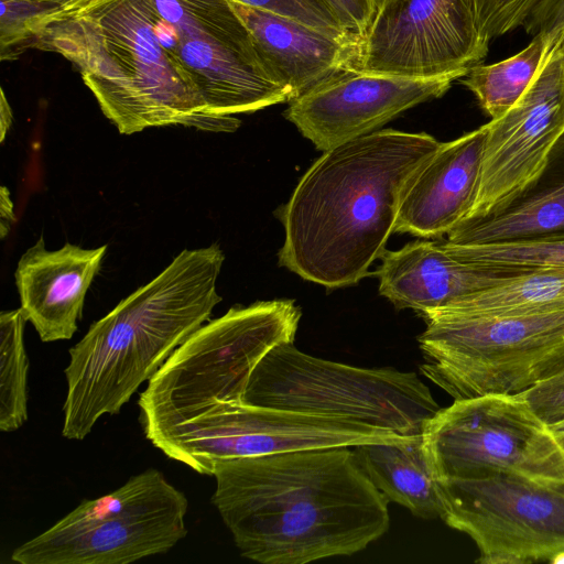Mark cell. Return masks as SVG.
Segmentation results:
<instances>
[{
  "label": "cell",
  "mask_w": 564,
  "mask_h": 564,
  "mask_svg": "<svg viewBox=\"0 0 564 564\" xmlns=\"http://www.w3.org/2000/svg\"><path fill=\"white\" fill-rule=\"evenodd\" d=\"M212 502L242 557L305 564L351 555L389 529V499L350 447L220 460Z\"/></svg>",
  "instance_id": "1"
},
{
  "label": "cell",
  "mask_w": 564,
  "mask_h": 564,
  "mask_svg": "<svg viewBox=\"0 0 564 564\" xmlns=\"http://www.w3.org/2000/svg\"><path fill=\"white\" fill-rule=\"evenodd\" d=\"M441 144L382 129L324 151L279 210V264L326 289L358 283L387 251L408 185Z\"/></svg>",
  "instance_id": "2"
},
{
  "label": "cell",
  "mask_w": 564,
  "mask_h": 564,
  "mask_svg": "<svg viewBox=\"0 0 564 564\" xmlns=\"http://www.w3.org/2000/svg\"><path fill=\"white\" fill-rule=\"evenodd\" d=\"M218 243L183 250L152 281L93 323L69 349L62 435L83 441L98 420L116 415L172 352L209 319L221 301Z\"/></svg>",
  "instance_id": "3"
},
{
  "label": "cell",
  "mask_w": 564,
  "mask_h": 564,
  "mask_svg": "<svg viewBox=\"0 0 564 564\" xmlns=\"http://www.w3.org/2000/svg\"><path fill=\"white\" fill-rule=\"evenodd\" d=\"M28 48L58 53L74 63L122 134L171 124L214 132L240 127L232 116L206 111L160 43L150 0H82L41 13Z\"/></svg>",
  "instance_id": "4"
},
{
  "label": "cell",
  "mask_w": 564,
  "mask_h": 564,
  "mask_svg": "<svg viewBox=\"0 0 564 564\" xmlns=\"http://www.w3.org/2000/svg\"><path fill=\"white\" fill-rule=\"evenodd\" d=\"M240 404L339 417L401 436L422 434L441 409L415 372L325 360L294 343L279 344L261 358Z\"/></svg>",
  "instance_id": "5"
},
{
  "label": "cell",
  "mask_w": 564,
  "mask_h": 564,
  "mask_svg": "<svg viewBox=\"0 0 564 564\" xmlns=\"http://www.w3.org/2000/svg\"><path fill=\"white\" fill-rule=\"evenodd\" d=\"M421 372L454 400L519 393L564 355V308L501 316L423 314Z\"/></svg>",
  "instance_id": "6"
},
{
  "label": "cell",
  "mask_w": 564,
  "mask_h": 564,
  "mask_svg": "<svg viewBox=\"0 0 564 564\" xmlns=\"http://www.w3.org/2000/svg\"><path fill=\"white\" fill-rule=\"evenodd\" d=\"M188 500L162 471L148 468L116 490L84 500L17 546L19 564H128L167 553L187 535Z\"/></svg>",
  "instance_id": "7"
},
{
  "label": "cell",
  "mask_w": 564,
  "mask_h": 564,
  "mask_svg": "<svg viewBox=\"0 0 564 564\" xmlns=\"http://www.w3.org/2000/svg\"><path fill=\"white\" fill-rule=\"evenodd\" d=\"M162 46L213 116L291 101L229 0H150Z\"/></svg>",
  "instance_id": "8"
},
{
  "label": "cell",
  "mask_w": 564,
  "mask_h": 564,
  "mask_svg": "<svg viewBox=\"0 0 564 564\" xmlns=\"http://www.w3.org/2000/svg\"><path fill=\"white\" fill-rule=\"evenodd\" d=\"M438 479L516 474L564 481V451L521 392L454 400L423 427Z\"/></svg>",
  "instance_id": "9"
},
{
  "label": "cell",
  "mask_w": 564,
  "mask_h": 564,
  "mask_svg": "<svg viewBox=\"0 0 564 564\" xmlns=\"http://www.w3.org/2000/svg\"><path fill=\"white\" fill-rule=\"evenodd\" d=\"M442 520L477 545L479 564L564 563V481L516 474L438 479Z\"/></svg>",
  "instance_id": "10"
},
{
  "label": "cell",
  "mask_w": 564,
  "mask_h": 564,
  "mask_svg": "<svg viewBox=\"0 0 564 564\" xmlns=\"http://www.w3.org/2000/svg\"><path fill=\"white\" fill-rule=\"evenodd\" d=\"M488 44L475 0H379L356 68L454 80L482 61Z\"/></svg>",
  "instance_id": "11"
},
{
  "label": "cell",
  "mask_w": 564,
  "mask_h": 564,
  "mask_svg": "<svg viewBox=\"0 0 564 564\" xmlns=\"http://www.w3.org/2000/svg\"><path fill=\"white\" fill-rule=\"evenodd\" d=\"M402 437L350 420L240 404L167 434L152 445L170 459L213 476L215 465L225 459L354 447Z\"/></svg>",
  "instance_id": "12"
},
{
  "label": "cell",
  "mask_w": 564,
  "mask_h": 564,
  "mask_svg": "<svg viewBox=\"0 0 564 564\" xmlns=\"http://www.w3.org/2000/svg\"><path fill=\"white\" fill-rule=\"evenodd\" d=\"M561 35L562 31L523 96L505 115L486 123L479 193L466 219L486 215L525 186L564 131Z\"/></svg>",
  "instance_id": "13"
},
{
  "label": "cell",
  "mask_w": 564,
  "mask_h": 564,
  "mask_svg": "<svg viewBox=\"0 0 564 564\" xmlns=\"http://www.w3.org/2000/svg\"><path fill=\"white\" fill-rule=\"evenodd\" d=\"M452 82L346 67L291 100L284 116L324 152L375 132L404 110L441 97Z\"/></svg>",
  "instance_id": "14"
},
{
  "label": "cell",
  "mask_w": 564,
  "mask_h": 564,
  "mask_svg": "<svg viewBox=\"0 0 564 564\" xmlns=\"http://www.w3.org/2000/svg\"><path fill=\"white\" fill-rule=\"evenodd\" d=\"M486 124L438 150L408 185L394 232L440 237L471 213L480 187Z\"/></svg>",
  "instance_id": "15"
},
{
  "label": "cell",
  "mask_w": 564,
  "mask_h": 564,
  "mask_svg": "<svg viewBox=\"0 0 564 564\" xmlns=\"http://www.w3.org/2000/svg\"><path fill=\"white\" fill-rule=\"evenodd\" d=\"M106 250L65 243L52 251L41 237L22 254L14 273L21 310L42 341L73 337Z\"/></svg>",
  "instance_id": "16"
},
{
  "label": "cell",
  "mask_w": 564,
  "mask_h": 564,
  "mask_svg": "<svg viewBox=\"0 0 564 564\" xmlns=\"http://www.w3.org/2000/svg\"><path fill=\"white\" fill-rule=\"evenodd\" d=\"M377 271L379 292L397 308L422 315L484 290L513 269L492 268L464 258L448 241L417 240L386 251Z\"/></svg>",
  "instance_id": "17"
},
{
  "label": "cell",
  "mask_w": 564,
  "mask_h": 564,
  "mask_svg": "<svg viewBox=\"0 0 564 564\" xmlns=\"http://www.w3.org/2000/svg\"><path fill=\"white\" fill-rule=\"evenodd\" d=\"M247 25L254 44L291 100L334 73L356 67L362 37L333 34L289 17L229 0Z\"/></svg>",
  "instance_id": "18"
},
{
  "label": "cell",
  "mask_w": 564,
  "mask_h": 564,
  "mask_svg": "<svg viewBox=\"0 0 564 564\" xmlns=\"http://www.w3.org/2000/svg\"><path fill=\"white\" fill-rule=\"evenodd\" d=\"M564 235V131L540 172L518 193L484 216L448 232L455 245L531 241Z\"/></svg>",
  "instance_id": "19"
},
{
  "label": "cell",
  "mask_w": 564,
  "mask_h": 564,
  "mask_svg": "<svg viewBox=\"0 0 564 564\" xmlns=\"http://www.w3.org/2000/svg\"><path fill=\"white\" fill-rule=\"evenodd\" d=\"M352 448L364 473L389 501L405 507L419 518H442L438 478L422 434Z\"/></svg>",
  "instance_id": "20"
},
{
  "label": "cell",
  "mask_w": 564,
  "mask_h": 564,
  "mask_svg": "<svg viewBox=\"0 0 564 564\" xmlns=\"http://www.w3.org/2000/svg\"><path fill=\"white\" fill-rule=\"evenodd\" d=\"M560 308H564V267H543L513 270L497 283L432 312L457 316H501Z\"/></svg>",
  "instance_id": "21"
},
{
  "label": "cell",
  "mask_w": 564,
  "mask_h": 564,
  "mask_svg": "<svg viewBox=\"0 0 564 564\" xmlns=\"http://www.w3.org/2000/svg\"><path fill=\"white\" fill-rule=\"evenodd\" d=\"M557 34L539 33L518 54L491 65L478 64L465 75L463 84L474 93L491 119L505 115L523 96Z\"/></svg>",
  "instance_id": "22"
},
{
  "label": "cell",
  "mask_w": 564,
  "mask_h": 564,
  "mask_svg": "<svg viewBox=\"0 0 564 564\" xmlns=\"http://www.w3.org/2000/svg\"><path fill=\"white\" fill-rule=\"evenodd\" d=\"M28 322L20 308L0 314V430L14 432L28 421Z\"/></svg>",
  "instance_id": "23"
},
{
  "label": "cell",
  "mask_w": 564,
  "mask_h": 564,
  "mask_svg": "<svg viewBox=\"0 0 564 564\" xmlns=\"http://www.w3.org/2000/svg\"><path fill=\"white\" fill-rule=\"evenodd\" d=\"M452 245L464 258L492 268L564 267V235L522 242Z\"/></svg>",
  "instance_id": "24"
},
{
  "label": "cell",
  "mask_w": 564,
  "mask_h": 564,
  "mask_svg": "<svg viewBox=\"0 0 564 564\" xmlns=\"http://www.w3.org/2000/svg\"><path fill=\"white\" fill-rule=\"evenodd\" d=\"M242 4L292 18L333 34L345 30L325 0H234ZM356 34V33H355Z\"/></svg>",
  "instance_id": "25"
},
{
  "label": "cell",
  "mask_w": 564,
  "mask_h": 564,
  "mask_svg": "<svg viewBox=\"0 0 564 564\" xmlns=\"http://www.w3.org/2000/svg\"><path fill=\"white\" fill-rule=\"evenodd\" d=\"M538 0H475L480 30L490 42L521 26Z\"/></svg>",
  "instance_id": "26"
},
{
  "label": "cell",
  "mask_w": 564,
  "mask_h": 564,
  "mask_svg": "<svg viewBox=\"0 0 564 564\" xmlns=\"http://www.w3.org/2000/svg\"><path fill=\"white\" fill-rule=\"evenodd\" d=\"M341 26L360 35L367 33L378 9L379 0H325Z\"/></svg>",
  "instance_id": "27"
},
{
  "label": "cell",
  "mask_w": 564,
  "mask_h": 564,
  "mask_svg": "<svg viewBox=\"0 0 564 564\" xmlns=\"http://www.w3.org/2000/svg\"><path fill=\"white\" fill-rule=\"evenodd\" d=\"M533 35H555L564 29V0H538L521 25Z\"/></svg>",
  "instance_id": "28"
},
{
  "label": "cell",
  "mask_w": 564,
  "mask_h": 564,
  "mask_svg": "<svg viewBox=\"0 0 564 564\" xmlns=\"http://www.w3.org/2000/svg\"><path fill=\"white\" fill-rule=\"evenodd\" d=\"M521 393L534 413L547 425L564 417V387L546 388L533 384Z\"/></svg>",
  "instance_id": "29"
},
{
  "label": "cell",
  "mask_w": 564,
  "mask_h": 564,
  "mask_svg": "<svg viewBox=\"0 0 564 564\" xmlns=\"http://www.w3.org/2000/svg\"><path fill=\"white\" fill-rule=\"evenodd\" d=\"M535 384L546 388L564 387V355L555 359L543 372L541 380Z\"/></svg>",
  "instance_id": "30"
},
{
  "label": "cell",
  "mask_w": 564,
  "mask_h": 564,
  "mask_svg": "<svg viewBox=\"0 0 564 564\" xmlns=\"http://www.w3.org/2000/svg\"><path fill=\"white\" fill-rule=\"evenodd\" d=\"M0 197L1 237L3 238L10 230V224L14 220V215L10 192L6 186L1 187Z\"/></svg>",
  "instance_id": "31"
},
{
  "label": "cell",
  "mask_w": 564,
  "mask_h": 564,
  "mask_svg": "<svg viewBox=\"0 0 564 564\" xmlns=\"http://www.w3.org/2000/svg\"><path fill=\"white\" fill-rule=\"evenodd\" d=\"M7 1H18L29 4L37 9L41 12H48L55 9L64 8L72 6L82 0H7Z\"/></svg>",
  "instance_id": "32"
},
{
  "label": "cell",
  "mask_w": 564,
  "mask_h": 564,
  "mask_svg": "<svg viewBox=\"0 0 564 564\" xmlns=\"http://www.w3.org/2000/svg\"><path fill=\"white\" fill-rule=\"evenodd\" d=\"M0 118V140L3 141L12 122V111L3 90H1Z\"/></svg>",
  "instance_id": "33"
},
{
  "label": "cell",
  "mask_w": 564,
  "mask_h": 564,
  "mask_svg": "<svg viewBox=\"0 0 564 564\" xmlns=\"http://www.w3.org/2000/svg\"><path fill=\"white\" fill-rule=\"evenodd\" d=\"M552 433L564 432V417L551 425H549Z\"/></svg>",
  "instance_id": "34"
},
{
  "label": "cell",
  "mask_w": 564,
  "mask_h": 564,
  "mask_svg": "<svg viewBox=\"0 0 564 564\" xmlns=\"http://www.w3.org/2000/svg\"><path fill=\"white\" fill-rule=\"evenodd\" d=\"M553 434H554L558 445L564 451V432H558V433H553Z\"/></svg>",
  "instance_id": "35"
},
{
  "label": "cell",
  "mask_w": 564,
  "mask_h": 564,
  "mask_svg": "<svg viewBox=\"0 0 564 564\" xmlns=\"http://www.w3.org/2000/svg\"><path fill=\"white\" fill-rule=\"evenodd\" d=\"M561 45H562L563 54H564V29L562 30V35H561Z\"/></svg>",
  "instance_id": "36"
}]
</instances>
